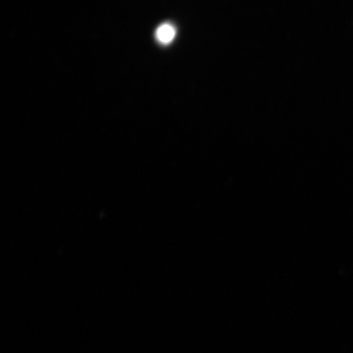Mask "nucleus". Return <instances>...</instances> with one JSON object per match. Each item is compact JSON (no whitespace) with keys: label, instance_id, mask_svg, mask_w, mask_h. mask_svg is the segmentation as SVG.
Here are the masks:
<instances>
[{"label":"nucleus","instance_id":"nucleus-1","mask_svg":"<svg viewBox=\"0 0 353 353\" xmlns=\"http://www.w3.org/2000/svg\"><path fill=\"white\" fill-rule=\"evenodd\" d=\"M176 30L172 25L164 24L160 26L157 31V39L160 43L169 44L175 39Z\"/></svg>","mask_w":353,"mask_h":353}]
</instances>
